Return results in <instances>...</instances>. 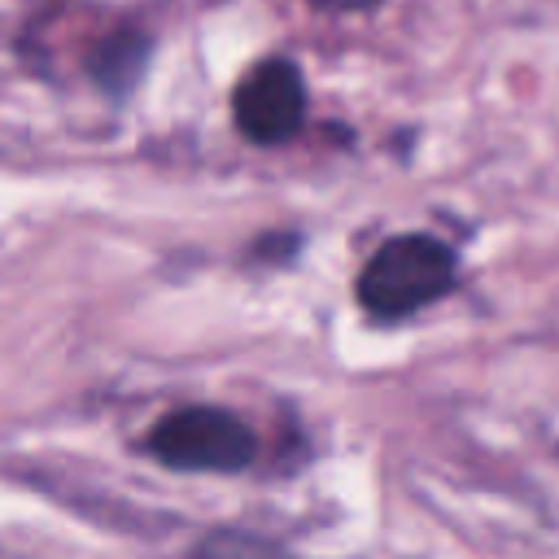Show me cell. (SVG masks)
I'll return each instance as SVG.
<instances>
[{"instance_id":"obj_1","label":"cell","mask_w":559,"mask_h":559,"mask_svg":"<svg viewBox=\"0 0 559 559\" xmlns=\"http://www.w3.org/2000/svg\"><path fill=\"white\" fill-rule=\"evenodd\" d=\"M454 275H459V262L445 240L428 231H406V236H389L362 262L354 280V297L371 319L393 323L441 301L454 288Z\"/></svg>"},{"instance_id":"obj_2","label":"cell","mask_w":559,"mask_h":559,"mask_svg":"<svg viewBox=\"0 0 559 559\" xmlns=\"http://www.w3.org/2000/svg\"><path fill=\"white\" fill-rule=\"evenodd\" d=\"M144 450L162 467H175V472H227L231 476L258 459V437L240 415L223 406H179L148 428Z\"/></svg>"},{"instance_id":"obj_3","label":"cell","mask_w":559,"mask_h":559,"mask_svg":"<svg viewBox=\"0 0 559 559\" xmlns=\"http://www.w3.org/2000/svg\"><path fill=\"white\" fill-rule=\"evenodd\" d=\"M236 131L249 144L275 148L288 144L306 122V79L288 57L258 61L231 92Z\"/></svg>"},{"instance_id":"obj_4","label":"cell","mask_w":559,"mask_h":559,"mask_svg":"<svg viewBox=\"0 0 559 559\" xmlns=\"http://www.w3.org/2000/svg\"><path fill=\"white\" fill-rule=\"evenodd\" d=\"M148 52H153V39L140 31V26H122V31H114L105 44H96V52H92V83L109 96V100H122L135 83H140V74H144V66H148Z\"/></svg>"},{"instance_id":"obj_5","label":"cell","mask_w":559,"mask_h":559,"mask_svg":"<svg viewBox=\"0 0 559 559\" xmlns=\"http://www.w3.org/2000/svg\"><path fill=\"white\" fill-rule=\"evenodd\" d=\"M197 559H284V555L271 542L249 537V533H214V537H205Z\"/></svg>"},{"instance_id":"obj_6","label":"cell","mask_w":559,"mask_h":559,"mask_svg":"<svg viewBox=\"0 0 559 559\" xmlns=\"http://www.w3.org/2000/svg\"><path fill=\"white\" fill-rule=\"evenodd\" d=\"M314 9H328V13H362V9H376L380 0H310Z\"/></svg>"}]
</instances>
